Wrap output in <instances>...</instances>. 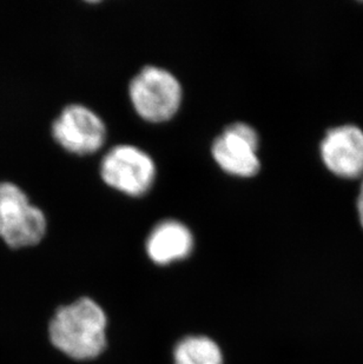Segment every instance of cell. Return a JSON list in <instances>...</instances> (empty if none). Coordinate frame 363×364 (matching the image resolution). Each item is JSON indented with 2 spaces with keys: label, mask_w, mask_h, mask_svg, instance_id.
Here are the masks:
<instances>
[{
  "label": "cell",
  "mask_w": 363,
  "mask_h": 364,
  "mask_svg": "<svg viewBox=\"0 0 363 364\" xmlns=\"http://www.w3.org/2000/svg\"><path fill=\"white\" fill-rule=\"evenodd\" d=\"M107 316L93 299H80L63 306L50 323V338L57 349L75 360H91L107 344Z\"/></svg>",
  "instance_id": "cell-1"
},
{
  "label": "cell",
  "mask_w": 363,
  "mask_h": 364,
  "mask_svg": "<svg viewBox=\"0 0 363 364\" xmlns=\"http://www.w3.org/2000/svg\"><path fill=\"white\" fill-rule=\"evenodd\" d=\"M46 217L21 186L0 182V237L9 247H31L44 237Z\"/></svg>",
  "instance_id": "cell-2"
},
{
  "label": "cell",
  "mask_w": 363,
  "mask_h": 364,
  "mask_svg": "<svg viewBox=\"0 0 363 364\" xmlns=\"http://www.w3.org/2000/svg\"><path fill=\"white\" fill-rule=\"evenodd\" d=\"M258 134L244 123H233L214 141L211 152L217 164L230 175L253 177L260 170Z\"/></svg>",
  "instance_id": "cell-6"
},
{
  "label": "cell",
  "mask_w": 363,
  "mask_h": 364,
  "mask_svg": "<svg viewBox=\"0 0 363 364\" xmlns=\"http://www.w3.org/2000/svg\"><path fill=\"white\" fill-rule=\"evenodd\" d=\"M52 137L75 155H89L103 146L107 138L104 122L89 107L71 104L52 123Z\"/></svg>",
  "instance_id": "cell-5"
},
{
  "label": "cell",
  "mask_w": 363,
  "mask_h": 364,
  "mask_svg": "<svg viewBox=\"0 0 363 364\" xmlns=\"http://www.w3.org/2000/svg\"><path fill=\"white\" fill-rule=\"evenodd\" d=\"M135 110L145 121L162 123L172 119L182 103V86L172 73L147 66L129 86Z\"/></svg>",
  "instance_id": "cell-3"
},
{
  "label": "cell",
  "mask_w": 363,
  "mask_h": 364,
  "mask_svg": "<svg viewBox=\"0 0 363 364\" xmlns=\"http://www.w3.org/2000/svg\"><path fill=\"white\" fill-rule=\"evenodd\" d=\"M100 175L113 189L129 196H143L154 184L156 168L150 156L132 145H118L107 152Z\"/></svg>",
  "instance_id": "cell-4"
},
{
  "label": "cell",
  "mask_w": 363,
  "mask_h": 364,
  "mask_svg": "<svg viewBox=\"0 0 363 364\" xmlns=\"http://www.w3.org/2000/svg\"><path fill=\"white\" fill-rule=\"evenodd\" d=\"M194 247L191 231L177 220H164L151 231L147 241L149 257L157 264H169L188 257Z\"/></svg>",
  "instance_id": "cell-8"
},
{
  "label": "cell",
  "mask_w": 363,
  "mask_h": 364,
  "mask_svg": "<svg viewBox=\"0 0 363 364\" xmlns=\"http://www.w3.org/2000/svg\"><path fill=\"white\" fill-rule=\"evenodd\" d=\"M323 162L335 175L354 178L363 173V132L346 125L329 131L321 145Z\"/></svg>",
  "instance_id": "cell-7"
},
{
  "label": "cell",
  "mask_w": 363,
  "mask_h": 364,
  "mask_svg": "<svg viewBox=\"0 0 363 364\" xmlns=\"http://www.w3.org/2000/svg\"><path fill=\"white\" fill-rule=\"evenodd\" d=\"M222 362L221 349L208 337H186L175 349V364H222Z\"/></svg>",
  "instance_id": "cell-9"
},
{
  "label": "cell",
  "mask_w": 363,
  "mask_h": 364,
  "mask_svg": "<svg viewBox=\"0 0 363 364\" xmlns=\"http://www.w3.org/2000/svg\"><path fill=\"white\" fill-rule=\"evenodd\" d=\"M357 209H359L361 224H362L363 227V183L362 186H361L360 196H359V200H357Z\"/></svg>",
  "instance_id": "cell-10"
}]
</instances>
